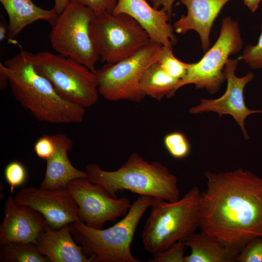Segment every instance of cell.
<instances>
[{"label": "cell", "mask_w": 262, "mask_h": 262, "mask_svg": "<svg viewBox=\"0 0 262 262\" xmlns=\"http://www.w3.org/2000/svg\"><path fill=\"white\" fill-rule=\"evenodd\" d=\"M201 193L199 228L224 244L241 250L262 236V179L242 168L207 171Z\"/></svg>", "instance_id": "cell-1"}, {"label": "cell", "mask_w": 262, "mask_h": 262, "mask_svg": "<svg viewBox=\"0 0 262 262\" xmlns=\"http://www.w3.org/2000/svg\"><path fill=\"white\" fill-rule=\"evenodd\" d=\"M34 54L21 50L2 63L16 99L40 122L81 123L83 120L85 108L59 95L51 83L36 70Z\"/></svg>", "instance_id": "cell-2"}, {"label": "cell", "mask_w": 262, "mask_h": 262, "mask_svg": "<svg viewBox=\"0 0 262 262\" xmlns=\"http://www.w3.org/2000/svg\"><path fill=\"white\" fill-rule=\"evenodd\" d=\"M85 171L92 182L114 198H117V192L126 190L169 202L180 199L177 177L161 163H149L135 152L116 170L106 171L92 163L86 166Z\"/></svg>", "instance_id": "cell-3"}, {"label": "cell", "mask_w": 262, "mask_h": 262, "mask_svg": "<svg viewBox=\"0 0 262 262\" xmlns=\"http://www.w3.org/2000/svg\"><path fill=\"white\" fill-rule=\"evenodd\" d=\"M201 193L194 186L176 201L153 198L141 235L146 251L158 252L195 232L199 226Z\"/></svg>", "instance_id": "cell-4"}, {"label": "cell", "mask_w": 262, "mask_h": 262, "mask_svg": "<svg viewBox=\"0 0 262 262\" xmlns=\"http://www.w3.org/2000/svg\"><path fill=\"white\" fill-rule=\"evenodd\" d=\"M153 200L140 196L122 219L105 229H94L82 222L69 224L71 234L92 262H141L132 254L131 245L138 224Z\"/></svg>", "instance_id": "cell-5"}, {"label": "cell", "mask_w": 262, "mask_h": 262, "mask_svg": "<svg viewBox=\"0 0 262 262\" xmlns=\"http://www.w3.org/2000/svg\"><path fill=\"white\" fill-rule=\"evenodd\" d=\"M33 63L37 71L67 101L86 108L98 100L99 94L94 72L77 61L45 51L34 54Z\"/></svg>", "instance_id": "cell-6"}, {"label": "cell", "mask_w": 262, "mask_h": 262, "mask_svg": "<svg viewBox=\"0 0 262 262\" xmlns=\"http://www.w3.org/2000/svg\"><path fill=\"white\" fill-rule=\"evenodd\" d=\"M90 30L95 49L102 62L106 64L128 58L151 42L139 24L124 14L96 15Z\"/></svg>", "instance_id": "cell-7"}, {"label": "cell", "mask_w": 262, "mask_h": 262, "mask_svg": "<svg viewBox=\"0 0 262 262\" xmlns=\"http://www.w3.org/2000/svg\"><path fill=\"white\" fill-rule=\"evenodd\" d=\"M96 16L89 8L70 2L52 26L49 39L53 49L95 72L98 56L91 34L90 24Z\"/></svg>", "instance_id": "cell-8"}, {"label": "cell", "mask_w": 262, "mask_h": 262, "mask_svg": "<svg viewBox=\"0 0 262 262\" xmlns=\"http://www.w3.org/2000/svg\"><path fill=\"white\" fill-rule=\"evenodd\" d=\"M161 45L151 42L131 56L114 64H106L95 71L99 95L110 101H141L145 95L139 84L145 71L157 62Z\"/></svg>", "instance_id": "cell-9"}, {"label": "cell", "mask_w": 262, "mask_h": 262, "mask_svg": "<svg viewBox=\"0 0 262 262\" xmlns=\"http://www.w3.org/2000/svg\"><path fill=\"white\" fill-rule=\"evenodd\" d=\"M243 45L238 22L230 17L224 18L215 43L200 61L188 64L186 75L178 83L175 91L194 84L196 89L205 88L212 94L216 93L226 80L224 70L229 56L238 52Z\"/></svg>", "instance_id": "cell-10"}, {"label": "cell", "mask_w": 262, "mask_h": 262, "mask_svg": "<svg viewBox=\"0 0 262 262\" xmlns=\"http://www.w3.org/2000/svg\"><path fill=\"white\" fill-rule=\"evenodd\" d=\"M66 188L78 206L82 222L94 229H102L106 222L125 215L131 205L128 197H113L88 178L75 179Z\"/></svg>", "instance_id": "cell-11"}, {"label": "cell", "mask_w": 262, "mask_h": 262, "mask_svg": "<svg viewBox=\"0 0 262 262\" xmlns=\"http://www.w3.org/2000/svg\"><path fill=\"white\" fill-rule=\"evenodd\" d=\"M14 199L17 204L27 206L41 213L53 229L82 222L78 206L66 188L46 189L24 187Z\"/></svg>", "instance_id": "cell-12"}, {"label": "cell", "mask_w": 262, "mask_h": 262, "mask_svg": "<svg viewBox=\"0 0 262 262\" xmlns=\"http://www.w3.org/2000/svg\"><path fill=\"white\" fill-rule=\"evenodd\" d=\"M238 61L229 59L225 66L224 72L227 86L224 94L215 99L201 98L198 105L189 109V112L197 114L212 112L217 113L220 118L224 115H230L240 127L245 138L248 139L245 120L249 115L262 113V110H250L246 105L244 88L247 83L252 81L254 74L249 72L243 77H237L235 72Z\"/></svg>", "instance_id": "cell-13"}, {"label": "cell", "mask_w": 262, "mask_h": 262, "mask_svg": "<svg viewBox=\"0 0 262 262\" xmlns=\"http://www.w3.org/2000/svg\"><path fill=\"white\" fill-rule=\"evenodd\" d=\"M147 1L118 0L112 14L129 16L145 30L152 42L172 48L177 43V38L173 27L168 23L171 16L164 9L155 8Z\"/></svg>", "instance_id": "cell-14"}, {"label": "cell", "mask_w": 262, "mask_h": 262, "mask_svg": "<svg viewBox=\"0 0 262 262\" xmlns=\"http://www.w3.org/2000/svg\"><path fill=\"white\" fill-rule=\"evenodd\" d=\"M4 217L0 226V244L33 243L48 224L39 212L16 203L12 196L4 204Z\"/></svg>", "instance_id": "cell-15"}, {"label": "cell", "mask_w": 262, "mask_h": 262, "mask_svg": "<svg viewBox=\"0 0 262 262\" xmlns=\"http://www.w3.org/2000/svg\"><path fill=\"white\" fill-rule=\"evenodd\" d=\"M186 7V15H182L173 26L174 31L184 34L189 31L196 32L201 47L207 51L211 45L210 35L215 18L225 5L231 0H179Z\"/></svg>", "instance_id": "cell-16"}, {"label": "cell", "mask_w": 262, "mask_h": 262, "mask_svg": "<svg viewBox=\"0 0 262 262\" xmlns=\"http://www.w3.org/2000/svg\"><path fill=\"white\" fill-rule=\"evenodd\" d=\"M75 242L69 224L55 229L48 224L36 239L35 245L49 262H92V258L87 257L82 246Z\"/></svg>", "instance_id": "cell-17"}, {"label": "cell", "mask_w": 262, "mask_h": 262, "mask_svg": "<svg viewBox=\"0 0 262 262\" xmlns=\"http://www.w3.org/2000/svg\"><path fill=\"white\" fill-rule=\"evenodd\" d=\"M51 136L54 144V151L46 160V173L40 187L46 189L66 188L67 184L75 179L88 178L85 171L77 169L69 159L68 152L72 148V140L62 133Z\"/></svg>", "instance_id": "cell-18"}, {"label": "cell", "mask_w": 262, "mask_h": 262, "mask_svg": "<svg viewBox=\"0 0 262 262\" xmlns=\"http://www.w3.org/2000/svg\"><path fill=\"white\" fill-rule=\"evenodd\" d=\"M185 242L191 253L184 256V262H234L240 251L203 231L192 233Z\"/></svg>", "instance_id": "cell-19"}, {"label": "cell", "mask_w": 262, "mask_h": 262, "mask_svg": "<svg viewBox=\"0 0 262 262\" xmlns=\"http://www.w3.org/2000/svg\"><path fill=\"white\" fill-rule=\"evenodd\" d=\"M9 18L8 37L13 39L30 24L40 20L52 26L59 15L52 8L44 9L35 5L32 0H0Z\"/></svg>", "instance_id": "cell-20"}, {"label": "cell", "mask_w": 262, "mask_h": 262, "mask_svg": "<svg viewBox=\"0 0 262 262\" xmlns=\"http://www.w3.org/2000/svg\"><path fill=\"white\" fill-rule=\"evenodd\" d=\"M179 82L165 73L156 62L145 71L140 80L139 86L145 96L161 101L165 96L170 98L174 95Z\"/></svg>", "instance_id": "cell-21"}, {"label": "cell", "mask_w": 262, "mask_h": 262, "mask_svg": "<svg viewBox=\"0 0 262 262\" xmlns=\"http://www.w3.org/2000/svg\"><path fill=\"white\" fill-rule=\"evenodd\" d=\"M1 262H49L33 243L12 242L0 244Z\"/></svg>", "instance_id": "cell-22"}, {"label": "cell", "mask_w": 262, "mask_h": 262, "mask_svg": "<svg viewBox=\"0 0 262 262\" xmlns=\"http://www.w3.org/2000/svg\"><path fill=\"white\" fill-rule=\"evenodd\" d=\"M157 62L165 73L175 79L180 81L186 75L188 63L176 58L172 48L161 46Z\"/></svg>", "instance_id": "cell-23"}, {"label": "cell", "mask_w": 262, "mask_h": 262, "mask_svg": "<svg viewBox=\"0 0 262 262\" xmlns=\"http://www.w3.org/2000/svg\"><path fill=\"white\" fill-rule=\"evenodd\" d=\"M164 143L168 153L176 159L186 157L191 150L189 141L180 131H173L166 134L164 137Z\"/></svg>", "instance_id": "cell-24"}, {"label": "cell", "mask_w": 262, "mask_h": 262, "mask_svg": "<svg viewBox=\"0 0 262 262\" xmlns=\"http://www.w3.org/2000/svg\"><path fill=\"white\" fill-rule=\"evenodd\" d=\"M185 240H181L168 248L153 254L148 262H184Z\"/></svg>", "instance_id": "cell-25"}, {"label": "cell", "mask_w": 262, "mask_h": 262, "mask_svg": "<svg viewBox=\"0 0 262 262\" xmlns=\"http://www.w3.org/2000/svg\"><path fill=\"white\" fill-rule=\"evenodd\" d=\"M27 171L22 164L18 161L9 163L4 169V177L10 186L11 194L16 187L22 185L27 179Z\"/></svg>", "instance_id": "cell-26"}, {"label": "cell", "mask_w": 262, "mask_h": 262, "mask_svg": "<svg viewBox=\"0 0 262 262\" xmlns=\"http://www.w3.org/2000/svg\"><path fill=\"white\" fill-rule=\"evenodd\" d=\"M238 262H262V236L248 242L240 250Z\"/></svg>", "instance_id": "cell-27"}, {"label": "cell", "mask_w": 262, "mask_h": 262, "mask_svg": "<svg viewBox=\"0 0 262 262\" xmlns=\"http://www.w3.org/2000/svg\"><path fill=\"white\" fill-rule=\"evenodd\" d=\"M262 33L257 43L254 46L247 45L238 60H243L251 68H262Z\"/></svg>", "instance_id": "cell-28"}, {"label": "cell", "mask_w": 262, "mask_h": 262, "mask_svg": "<svg viewBox=\"0 0 262 262\" xmlns=\"http://www.w3.org/2000/svg\"><path fill=\"white\" fill-rule=\"evenodd\" d=\"M118 0H70V2L81 4L91 9L96 16L112 13Z\"/></svg>", "instance_id": "cell-29"}, {"label": "cell", "mask_w": 262, "mask_h": 262, "mask_svg": "<svg viewBox=\"0 0 262 262\" xmlns=\"http://www.w3.org/2000/svg\"><path fill=\"white\" fill-rule=\"evenodd\" d=\"M54 144L51 135L44 134L35 142L33 149L40 159L47 160L54 151Z\"/></svg>", "instance_id": "cell-30"}, {"label": "cell", "mask_w": 262, "mask_h": 262, "mask_svg": "<svg viewBox=\"0 0 262 262\" xmlns=\"http://www.w3.org/2000/svg\"><path fill=\"white\" fill-rule=\"evenodd\" d=\"M150 1L153 6L157 9L160 7L166 10L170 16H171L172 13V7L175 0H147Z\"/></svg>", "instance_id": "cell-31"}, {"label": "cell", "mask_w": 262, "mask_h": 262, "mask_svg": "<svg viewBox=\"0 0 262 262\" xmlns=\"http://www.w3.org/2000/svg\"><path fill=\"white\" fill-rule=\"evenodd\" d=\"M70 2V0H54L53 9L58 15H60Z\"/></svg>", "instance_id": "cell-32"}, {"label": "cell", "mask_w": 262, "mask_h": 262, "mask_svg": "<svg viewBox=\"0 0 262 262\" xmlns=\"http://www.w3.org/2000/svg\"><path fill=\"white\" fill-rule=\"evenodd\" d=\"M9 84L8 78L5 72L2 63H0V89L3 90Z\"/></svg>", "instance_id": "cell-33"}, {"label": "cell", "mask_w": 262, "mask_h": 262, "mask_svg": "<svg viewBox=\"0 0 262 262\" xmlns=\"http://www.w3.org/2000/svg\"><path fill=\"white\" fill-rule=\"evenodd\" d=\"M246 6L252 12H255L259 7L262 0H243Z\"/></svg>", "instance_id": "cell-34"}, {"label": "cell", "mask_w": 262, "mask_h": 262, "mask_svg": "<svg viewBox=\"0 0 262 262\" xmlns=\"http://www.w3.org/2000/svg\"><path fill=\"white\" fill-rule=\"evenodd\" d=\"M8 33V27L6 28V26L3 23H1L0 25V41H2L4 38H6V34Z\"/></svg>", "instance_id": "cell-35"}]
</instances>
